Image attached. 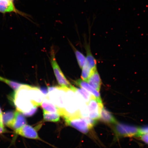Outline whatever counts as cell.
Returning a JSON list of instances; mask_svg holds the SVG:
<instances>
[{
    "instance_id": "6da1fadb",
    "label": "cell",
    "mask_w": 148,
    "mask_h": 148,
    "mask_svg": "<svg viewBox=\"0 0 148 148\" xmlns=\"http://www.w3.org/2000/svg\"><path fill=\"white\" fill-rule=\"evenodd\" d=\"M30 86L24 84L16 91L13 95V101L16 110L23 114L29 112L33 107L29 93Z\"/></svg>"
},
{
    "instance_id": "7a4b0ae2",
    "label": "cell",
    "mask_w": 148,
    "mask_h": 148,
    "mask_svg": "<svg viewBox=\"0 0 148 148\" xmlns=\"http://www.w3.org/2000/svg\"><path fill=\"white\" fill-rule=\"evenodd\" d=\"M64 118L66 125L74 127L83 134H87L90 129L86 120L78 114L73 116H66Z\"/></svg>"
},
{
    "instance_id": "3957f363",
    "label": "cell",
    "mask_w": 148,
    "mask_h": 148,
    "mask_svg": "<svg viewBox=\"0 0 148 148\" xmlns=\"http://www.w3.org/2000/svg\"><path fill=\"white\" fill-rule=\"evenodd\" d=\"M87 106L89 117L96 120L100 118L101 110L103 107L101 99H98L92 96Z\"/></svg>"
},
{
    "instance_id": "277c9868",
    "label": "cell",
    "mask_w": 148,
    "mask_h": 148,
    "mask_svg": "<svg viewBox=\"0 0 148 148\" xmlns=\"http://www.w3.org/2000/svg\"><path fill=\"white\" fill-rule=\"evenodd\" d=\"M51 63L53 71L59 84L62 87L70 88L72 85L69 81L65 77L61 70L60 66L57 63L55 58L54 54L52 55Z\"/></svg>"
},
{
    "instance_id": "5b68a950",
    "label": "cell",
    "mask_w": 148,
    "mask_h": 148,
    "mask_svg": "<svg viewBox=\"0 0 148 148\" xmlns=\"http://www.w3.org/2000/svg\"><path fill=\"white\" fill-rule=\"evenodd\" d=\"M138 127L118 123L115 127L116 134L124 137L137 136L138 132Z\"/></svg>"
},
{
    "instance_id": "8992f818",
    "label": "cell",
    "mask_w": 148,
    "mask_h": 148,
    "mask_svg": "<svg viewBox=\"0 0 148 148\" xmlns=\"http://www.w3.org/2000/svg\"><path fill=\"white\" fill-rule=\"evenodd\" d=\"M15 132L16 134L24 137L33 139L40 140L36 129L30 125H25L21 128L15 131Z\"/></svg>"
},
{
    "instance_id": "52a82bcc",
    "label": "cell",
    "mask_w": 148,
    "mask_h": 148,
    "mask_svg": "<svg viewBox=\"0 0 148 148\" xmlns=\"http://www.w3.org/2000/svg\"><path fill=\"white\" fill-rule=\"evenodd\" d=\"M29 93L33 104L38 106H40L44 99V96L39 88L30 86Z\"/></svg>"
},
{
    "instance_id": "ba28073f",
    "label": "cell",
    "mask_w": 148,
    "mask_h": 148,
    "mask_svg": "<svg viewBox=\"0 0 148 148\" xmlns=\"http://www.w3.org/2000/svg\"><path fill=\"white\" fill-rule=\"evenodd\" d=\"M40 105L43 109V111L50 113H56L62 116L63 115L62 111L50 101L48 95L44 97Z\"/></svg>"
},
{
    "instance_id": "9c48e42d",
    "label": "cell",
    "mask_w": 148,
    "mask_h": 148,
    "mask_svg": "<svg viewBox=\"0 0 148 148\" xmlns=\"http://www.w3.org/2000/svg\"><path fill=\"white\" fill-rule=\"evenodd\" d=\"M75 83L77 86L80 87L81 88L85 89V90L90 92L96 99H101L99 92L97 91L86 81L81 79H78L75 81Z\"/></svg>"
},
{
    "instance_id": "30bf717a",
    "label": "cell",
    "mask_w": 148,
    "mask_h": 148,
    "mask_svg": "<svg viewBox=\"0 0 148 148\" xmlns=\"http://www.w3.org/2000/svg\"><path fill=\"white\" fill-rule=\"evenodd\" d=\"M27 120L23 114L18 110L16 111L15 117L11 128L15 131L27 125Z\"/></svg>"
},
{
    "instance_id": "8fae6325",
    "label": "cell",
    "mask_w": 148,
    "mask_h": 148,
    "mask_svg": "<svg viewBox=\"0 0 148 148\" xmlns=\"http://www.w3.org/2000/svg\"><path fill=\"white\" fill-rule=\"evenodd\" d=\"M87 82L97 91H99L101 88V81L97 69L90 75Z\"/></svg>"
},
{
    "instance_id": "7c38bea8",
    "label": "cell",
    "mask_w": 148,
    "mask_h": 148,
    "mask_svg": "<svg viewBox=\"0 0 148 148\" xmlns=\"http://www.w3.org/2000/svg\"><path fill=\"white\" fill-rule=\"evenodd\" d=\"M0 12L5 13L7 12H16L12 1L9 0H0Z\"/></svg>"
},
{
    "instance_id": "4fadbf2b",
    "label": "cell",
    "mask_w": 148,
    "mask_h": 148,
    "mask_svg": "<svg viewBox=\"0 0 148 148\" xmlns=\"http://www.w3.org/2000/svg\"><path fill=\"white\" fill-rule=\"evenodd\" d=\"M16 111H10L3 113L2 119L3 124L11 128L15 117Z\"/></svg>"
},
{
    "instance_id": "5bb4252c",
    "label": "cell",
    "mask_w": 148,
    "mask_h": 148,
    "mask_svg": "<svg viewBox=\"0 0 148 148\" xmlns=\"http://www.w3.org/2000/svg\"><path fill=\"white\" fill-rule=\"evenodd\" d=\"M87 50V56L86 59V64L90 68L92 71L97 70V62L94 58L90 50V46L87 45L86 46Z\"/></svg>"
},
{
    "instance_id": "9a60e30c",
    "label": "cell",
    "mask_w": 148,
    "mask_h": 148,
    "mask_svg": "<svg viewBox=\"0 0 148 148\" xmlns=\"http://www.w3.org/2000/svg\"><path fill=\"white\" fill-rule=\"evenodd\" d=\"M70 89L73 91L79 94L83 98V99L87 105L91 99L92 96L90 92L83 88H77L71 86L70 88Z\"/></svg>"
},
{
    "instance_id": "2e32d148",
    "label": "cell",
    "mask_w": 148,
    "mask_h": 148,
    "mask_svg": "<svg viewBox=\"0 0 148 148\" xmlns=\"http://www.w3.org/2000/svg\"><path fill=\"white\" fill-rule=\"evenodd\" d=\"M100 118L102 121L108 123H116V120L112 114L103 107L101 110Z\"/></svg>"
},
{
    "instance_id": "e0dca14e",
    "label": "cell",
    "mask_w": 148,
    "mask_h": 148,
    "mask_svg": "<svg viewBox=\"0 0 148 148\" xmlns=\"http://www.w3.org/2000/svg\"><path fill=\"white\" fill-rule=\"evenodd\" d=\"M44 121L56 123L60 121V115L56 113H50L43 111Z\"/></svg>"
},
{
    "instance_id": "ac0fdd59",
    "label": "cell",
    "mask_w": 148,
    "mask_h": 148,
    "mask_svg": "<svg viewBox=\"0 0 148 148\" xmlns=\"http://www.w3.org/2000/svg\"><path fill=\"white\" fill-rule=\"evenodd\" d=\"M69 42H70V45H71V47L73 48L74 51H75V56H76L79 65V66H80L81 69H82L84 65L85 62H86V57H85L84 55L80 53V52L77 50L70 41Z\"/></svg>"
},
{
    "instance_id": "d6986e66",
    "label": "cell",
    "mask_w": 148,
    "mask_h": 148,
    "mask_svg": "<svg viewBox=\"0 0 148 148\" xmlns=\"http://www.w3.org/2000/svg\"><path fill=\"white\" fill-rule=\"evenodd\" d=\"M82 69V75H81V78L83 81L87 82L88 79L89 78L90 75L94 71H92L90 68L89 67L85 64Z\"/></svg>"
},
{
    "instance_id": "ffe728a7",
    "label": "cell",
    "mask_w": 148,
    "mask_h": 148,
    "mask_svg": "<svg viewBox=\"0 0 148 148\" xmlns=\"http://www.w3.org/2000/svg\"><path fill=\"white\" fill-rule=\"evenodd\" d=\"M3 82L6 83L8 86H10L11 88L13 89L14 91H16L19 89L20 86H22L23 84L15 82L14 81H12L6 79L4 78Z\"/></svg>"
},
{
    "instance_id": "44dd1931",
    "label": "cell",
    "mask_w": 148,
    "mask_h": 148,
    "mask_svg": "<svg viewBox=\"0 0 148 148\" xmlns=\"http://www.w3.org/2000/svg\"><path fill=\"white\" fill-rule=\"evenodd\" d=\"M38 106H34L29 112L23 114V115L27 116H30L34 115L36 113L38 110Z\"/></svg>"
},
{
    "instance_id": "7402d4cb",
    "label": "cell",
    "mask_w": 148,
    "mask_h": 148,
    "mask_svg": "<svg viewBox=\"0 0 148 148\" xmlns=\"http://www.w3.org/2000/svg\"><path fill=\"white\" fill-rule=\"evenodd\" d=\"M140 137L143 141L148 144V134H142Z\"/></svg>"
},
{
    "instance_id": "603a6c76",
    "label": "cell",
    "mask_w": 148,
    "mask_h": 148,
    "mask_svg": "<svg viewBox=\"0 0 148 148\" xmlns=\"http://www.w3.org/2000/svg\"><path fill=\"white\" fill-rule=\"evenodd\" d=\"M40 91H41L45 97H47L49 94V91H48V90L47 88H39Z\"/></svg>"
},
{
    "instance_id": "cb8c5ba5",
    "label": "cell",
    "mask_w": 148,
    "mask_h": 148,
    "mask_svg": "<svg viewBox=\"0 0 148 148\" xmlns=\"http://www.w3.org/2000/svg\"><path fill=\"white\" fill-rule=\"evenodd\" d=\"M5 132H6V130L5 129L4 127L0 126V134H3Z\"/></svg>"
},
{
    "instance_id": "d4e9b609",
    "label": "cell",
    "mask_w": 148,
    "mask_h": 148,
    "mask_svg": "<svg viewBox=\"0 0 148 148\" xmlns=\"http://www.w3.org/2000/svg\"><path fill=\"white\" fill-rule=\"evenodd\" d=\"M0 126L4 127V125H3V119L0 117Z\"/></svg>"
},
{
    "instance_id": "484cf974",
    "label": "cell",
    "mask_w": 148,
    "mask_h": 148,
    "mask_svg": "<svg viewBox=\"0 0 148 148\" xmlns=\"http://www.w3.org/2000/svg\"><path fill=\"white\" fill-rule=\"evenodd\" d=\"M2 116H3L2 112L1 107H0V117H1V119H3Z\"/></svg>"
},
{
    "instance_id": "4316f807",
    "label": "cell",
    "mask_w": 148,
    "mask_h": 148,
    "mask_svg": "<svg viewBox=\"0 0 148 148\" xmlns=\"http://www.w3.org/2000/svg\"><path fill=\"white\" fill-rule=\"evenodd\" d=\"M4 78L0 76V81H2L3 82V80H4Z\"/></svg>"
},
{
    "instance_id": "83f0119b",
    "label": "cell",
    "mask_w": 148,
    "mask_h": 148,
    "mask_svg": "<svg viewBox=\"0 0 148 148\" xmlns=\"http://www.w3.org/2000/svg\"><path fill=\"white\" fill-rule=\"evenodd\" d=\"M9 1H12V2L14 0H9Z\"/></svg>"
}]
</instances>
